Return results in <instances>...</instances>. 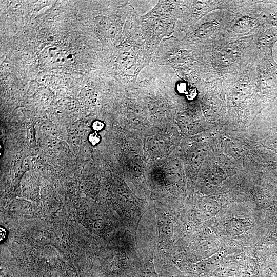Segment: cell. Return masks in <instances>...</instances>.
Returning <instances> with one entry per match:
<instances>
[{
  "mask_svg": "<svg viewBox=\"0 0 277 277\" xmlns=\"http://www.w3.org/2000/svg\"><path fill=\"white\" fill-rule=\"evenodd\" d=\"M104 126V123L98 120L94 121L92 124V128L95 131H100L103 128Z\"/></svg>",
  "mask_w": 277,
  "mask_h": 277,
  "instance_id": "15",
  "label": "cell"
},
{
  "mask_svg": "<svg viewBox=\"0 0 277 277\" xmlns=\"http://www.w3.org/2000/svg\"><path fill=\"white\" fill-rule=\"evenodd\" d=\"M263 2L266 23L277 27V4L273 1H263Z\"/></svg>",
  "mask_w": 277,
  "mask_h": 277,
  "instance_id": "13",
  "label": "cell"
},
{
  "mask_svg": "<svg viewBox=\"0 0 277 277\" xmlns=\"http://www.w3.org/2000/svg\"><path fill=\"white\" fill-rule=\"evenodd\" d=\"M274 3L277 4V1H273Z\"/></svg>",
  "mask_w": 277,
  "mask_h": 277,
  "instance_id": "17",
  "label": "cell"
},
{
  "mask_svg": "<svg viewBox=\"0 0 277 277\" xmlns=\"http://www.w3.org/2000/svg\"><path fill=\"white\" fill-rule=\"evenodd\" d=\"M201 53V49L196 43L171 36L162 40L151 62L153 66H165L175 69L199 62Z\"/></svg>",
  "mask_w": 277,
  "mask_h": 277,
  "instance_id": "4",
  "label": "cell"
},
{
  "mask_svg": "<svg viewBox=\"0 0 277 277\" xmlns=\"http://www.w3.org/2000/svg\"><path fill=\"white\" fill-rule=\"evenodd\" d=\"M256 64L223 81L229 111L233 113L248 115L258 111L265 105L258 95L255 85Z\"/></svg>",
  "mask_w": 277,
  "mask_h": 277,
  "instance_id": "3",
  "label": "cell"
},
{
  "mask_svg": "<svg viewBox=\"0 0 277 277\" xmlns=\"http://www.w3.org/2000/svg\"><path fill=\"white\" fill-rule=\"evenodd\" d=\"M233 18L230 11H213L201 18L183 39L202 44L215 42L224 36Z\"/></svg>",
  "mask_w": 277,
  "mask_h": 277,
  "instance_id": "6",
  "label": "cell"
},
{
  "mask_svg": "<svg viewBox=\"0 0 277 277\" xmlns=\"http://www.w3.org/2000/svg\"><path fill=\"white\" fill-rule=\"evenodd\" d=\"M88 139L90 143L93 145L97 144L100 141V137L96 132L91 133L89 135Z\"/></svg>",
  "mask_w": 277,
  "mask_h": 277,
  "instance_id": "14",
  "label": "cell"
},
{
  "mask_svg": "<svg viewBox=\"0 0 277 277\" xmlns=\"http://www.w3.org/2000/svg\"><path fill=\"white\" fill-rule=\"evenodd\" d=\"M198 44L201 48L199 62L205 67L206 81L223 82L255 64L263 56L256 50L252 36L232 39L224 36L213 43Z\"/></svg>",
  "mask_w": 277,
  "mask_h": 277,
  "instance_id": "1",
  "label": "cell"
},
{
  "mask_svg": "<svg viewBox=\"0 0 277 277\" xmlns=\"http://www.w3.org/2000/svg\"><path fill=\"white\" fill-rule=\"evenodd\" d=\"M187 12V8L181 1H159L145 15L177 22L184 17Z\"/></svg>",
  "mask_w": 277,
  "mask_h": 277,
  "instance_id": "10",
  "label": "cell"
},
{
  "mask_svg": "<svg viewBox=\"0 0 277 277\" xmlns=\"http://www.w3.org/2000/svg\"><path fill=\"white\" fill-rule=\"evenodd\" d=\"M0 235H1V241L3 240L6 235V230L3 227H1L0 229Z\"/></svg>",
  "mask_w": 277,
  "mask_h": 277,
  "instance_id": "16",
  "label": "cell"
},
{
  "mask_svg": "<svg viewBox=\"0 0 277 277\" xmlns=\"http://www.w3.org/2000/svg\"><path fill=\"white\" fill-rule=\"evenodd\" d=\"M173 69L182 81L195 87L205 79V67L203 64L197 61Z\"/></svg>",
  "mask_w": 277,
  "mask_h": 277,
  "instance_id": "12",
  "label": "cell"
},
{
  "mask_svg": "<svg viewBox=\"0 0 277 277\" xmlns=\"http://www.w3.org/2000/svg\"><path fill=\"white\" fill-rule=\"evenodd\" d=\"M233 13V18L224 34L229 39L252 36L260 27L266 23L263 1H244Z\"/></svg>",
  "mask_w": 277,
  "mask_h": 277,
  "instance_id": "5",
  "label": "cell"
},
{
  "mask_svg": "<svg viewBox=\"0 0 277 277\" xmlns=\"http://www.w3.org/2000/svg\"><path fill=\"white\" fill-rule=\"evenodd\" d=\"M177 22L158 17L140 15L139 31L148 50L154 55L161 42L172 36Z\"/></svg>",
  "mask_w": 277,
  "mask_h": 277,
  "instance_id": "9",
  "label": "cell"
},
{
  "mask_svg": "<svg viewBox=\"0 0 277 277\" xmlns=\"http://www.w3.org/2000/svg\"><path fill=\"white\" fill-rule=\"evenodd\" d=\"M139 17L130 5L123 33L115 46L114 65L120 81L126 86L135 85L140 72L153 57L140 33Z\"/></svg>",
  "mask_w": 277,
  "mask_h": 277,
  "instance_id": "2",
  "label": "cell"
},
{
  "mask_svg": "<svg viewBox=\"0 0 277 277\" xmlns=\"http://www.w3.org/2000/svg\"><path fill=\"white\" fill-rule=\"evenodd\" d=\"M255 83L258 95L266 104L277 96V63L272 53L265 54L255 67Z\"/></svg>",
  "mask_w": 277,
  "mask_h": 277,
  "instance_id": "8",
  "label": "cell"
},
{
  "mask_svg": "<svg viewBox=\"0 0 277 277\" xmlns=\"http://www.w3.org/2000/svg\"><path fill=\"white\" fill-rule=\"evenodd\" d=\"M252 38L256 50L263 55L272 53L274 45L277 42V27L264 24L257 30Z\"/></svg>",
  "mask_w": 277,
  "mask_h": 277,
  "instance_id": "11",
  "label": "cell"
},
{
  "mask_svg": "<svg viewBox=\"0 0 277 277\" xmlns=\"http://www.w3.org/2000/svg\"><path fill=\"white\" fill-rule=\"evenodd\" d=\"M187 8L184 18L177 22L180 31L187 33L203 17L215 10L232 12L239 7L241 1H181Z\"/></svg>",
  "mask_w": 277,
  "mask_h": 277,
  "instance_id": "7",
  "label": "cell"
}]
</instances>
